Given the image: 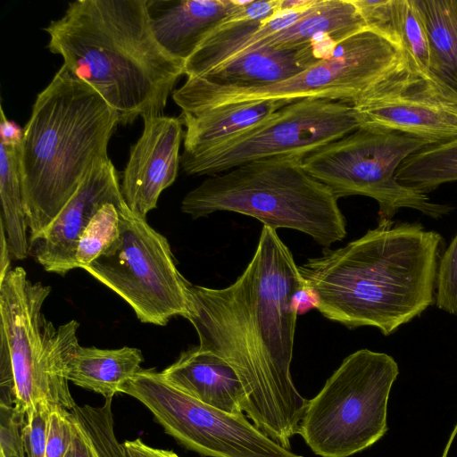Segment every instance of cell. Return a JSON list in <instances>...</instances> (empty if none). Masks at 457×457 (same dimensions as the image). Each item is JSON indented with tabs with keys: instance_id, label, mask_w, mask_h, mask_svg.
<instances>
[{
	"instance_id": "cell-1",
	"label": "cell",
	"mask_w": 457,
	"mask_h": 457,
	"mask_svg": "<svg viewBox=\"0 0 457 457\" xmlns=\"http://www.w3.org/2000/svg\"><path fill=\"white\" fill-rule=\"evenodd\" d=\"M306 284L289 248L263 226L253 258L234 283L187 282V313L199 348L224 359L245 391L243 411L270 438L291 450L309 400L291 376L297 314L293 294Z\"/></svg>"
},
{
	"instance_id": "cell-2",
	"label": "cell",
	"mask_w": 457,
	"mask_h": 457,
	"mask_svg": "<svg viewBox=\"0 0 457 457\" xmlns=\"http://www.w3.org/2000/svg\"><path fill=\"white\" fill-rule=\"evenodd\" d=\"M443 244L440 234L419 222L378 224L298 269L325 318L388 336L435 303Z\"/></svg>"
},
{
	"instance_id": "cell-3",
	"label": "cell",
	"mask_w": 457,
	"mask_h": 457,
	"mask_svg": "<svg viewBox=\"0 0 457 457\" xmlns=\"http://www.w3.org/2000/svg\"><path fill=\"white\" fill-rule=\"evenodd\" d=\"M50 52L116 112L119 124L162 114L184 63L153 33L145 0H77L44 29Z\"/></svg>"
},
{
	"instance_id": "cell-4",
	"label": "cell",
	"mask_w": 457,
	"mask_h": 457,
	"mask_svg": "<svg viewBox=\"0 0 457 457\" xmlns=\"http://www.w3.org/2000/svg\"><path fill=\"white\" fill-rule=\"evenodd\" d=\"M116 112L64 64L33 104L23 131L21 163L29 241L38 237L99 162Z\"/></svg>"
},
{
	"instance_id": "cell-5",
	"label": "cell",
	"mask_w": 457,
	"mask_h": 457,
	"mask_svg": "<svg viewBox=\"0 0 457 457\" xmlns=\"http://www.w3.org/2000/svg\"><path fill=\"white\" fill-rule=\"evenodd\" d=\"M303 157H270L211 176L189 191L181 211L193 219L233 212L262 221L276 230L305 233L328 248L342 241L346 221L337 198L303 166Z\"/></svg>"
},
{
	"instance_id": "cell-6",
	"label": "cell",
	"mask_w": 457,
	"mask_h": 457,
	"mask_svg": "<svg viewBox=\"0 0 457 457\" xmlns=\"http://www.w3.org/2000/svg\"><path fill=\"white\" fill-rule=\"evenodd\" d=\"M51 287L22 267L0 283V402L25 414L39 403L71 411L67 364L79 345L75 320L55 328L42 312Z\"/></svg>"
},
{
	"instance_id": "cell-7",
	"label": "cell",
	"mask_w": 457,
	"mask_h": 457,
	"mask_svg": "<svg viewBox=\"0 0 457 457\" xmlns=\"http://www.w3.org/2000/svg\"><path fill=\"white\" fill-rule=\"evenodd\" d=\"M404 63L395 46L366 28L339 42L328 57L284 81L231 87L187 79L173 91L172 98L182 112L190 113L262 100L327 98L353 103Z\"/></svg>"
},
{
	"instance_id": "cell-8",
	"label": "cell",
	"mask_w": 457,
	"mask_h": 457,
	"mask_svg": "<svg viewBox=\"0 0 457 457\" xmlns=\"http://www.w3.org/2000/svg\"><path fill=\"white\" fill-rule=\"evenodd\" d=\"M399 375L395 359L360 349L345 357L308 402L299 435L320 457H349L387 432V404Z\"/></svg>"
},
{
	"instance_id": "cell-9",
	"label": "cell",
	"mask_w": 457,
	"mask_h": 457,
	"mask_svg": "<svg viewBox=\"0 0 457 457\" xmlns=\"http://www.w3.org/2000/svg\"><path fill=\"white\" fill-rule=\"evenodd\" d=\"M432 145L397 131L360 127L303 159V166L338 199L350 195L373 198L378 204V224L393 223L402 208L440 219L453 208L434 203L427 194L401 184L395 178L402 162Z\"/></svg>"
},
{
	"instance_id": "cell-10",
	"label": "cell",
	"mask_w": 457,
	"mask_h": 457,
	"mask_svg": "<svg viewBox=\"0 0 457 457\" xmlns=\"http://www.w3.org/2000/svg\"><path fill=\"white\" fill-rule=\"evenodd\" d=\"M120 236L82 269L133 309L144 323L165 326L187 313V280L177 269L167 238L136 215L120 210Z\"/></svg>"
},
{
	"instance_id": "cell-11",
	"label": "cell",
	"mask_w": 457,
	"mask_h": 457,
	"mask_svg": "<svg viewBox=\"0 0 457 457\" xmlns=\"http://www.w3.org/2000/svg\"><path fill=\"white\" fill-rule=\"evenodd\" d=\"M145 405L165 433L206 457H303L270 438L242 414L203 403L154 369H140L120 388Z\"/></svg>"
},
{
	"instance_id": "cell-12",
	"label": "cell",
	"mask_w": 457,
	"mask_h": 457,
	"mask_svg": "<svg viewBox=\"0 0 457 457\" xmlns=\"http://www.w3.org/2000/svg\"><path fill=\"white\" fill-rule=\"evenodd\" d=\"M360 127L353 103L327 98L299 99L250 130L202 154L180 157V164L187 175L213 176L265 158H304Z\"/></svg>"
},
{
	"instance_id": "cell-13",
	"label": "cell",
	"mask_w": 457,
	"mask_h": 457,
	"mask_svg": "<svg viewBox=\"0 0 457 457\" xmlns=\"http://www.w3.org/2000/svg\"><path fill=\"white\" fill-rule=\"evenodd\" d=\"M361 127L439 144L457 138V93L406 62L353 103Z\"/></svg>"
},
{
	"instance_id": "cell-14",
	"label": "cell",
	"mask_w": 457,
	"mask_h": 457,
	"mask_svg": "<svg viewBox=\"0 0 457 457\" xmlns=\"http://www.w3.org/2000/svg\"><path fill=\"white\" fill-rule=\"evenodd\" d=\"M124 203L112 161L99 162L48 227L29 241L30 253L48 272L64 276L78 269L79 239L94 215L106 204Z\"/></svg>"
},
{
	"instance_id": "cell-15",
	"label": "cell",
	"mask_w": 457,
	"mask_h": 457,
	"mask_svg": "<svg viewBox=\"0 0 457 457\" xmlns=\"http://www.w3.org/2000/svg\"><path fill=\"white\" fill-rule=\"evenodd\" d=\"M143 132L131 145L120 184L123 198L136 215L145 219L157 207L162 192L175 181L184 138L179 118L145 115Z\"/></svg>"
},
{
	"instance_id": "cell-16",
	"label": "cell",
	"mask_w": 457,
	"mask_h": 457,
	"mask_svg": "<svg viewBox=\"0 0 457 457\" xmlns=\"http://www.w3.org/2000/svg\"><path fill=\"white\" fill-rule=\"evenodd\" d=\"M279 5L280 0L245 1L185 62L184 75L187 79L202 76L248 52L264 38L291 26L311 6L279 11Z\"/></svg>"
},
{
	"instance_id": "cell-17",
	"label": "cell",
	"mask_w": 457,
	"mask_h": 457,
	"mask_svg": "<svg viewBox=\"0 0 457 457\" xmlns=\"http://www.w3.org/2000/svg\"><path fill=\"white\" fill-rule=\"evenodd\" d=\"M150 25L161 47L183 63L205 38L245 1L145 0Z\"/></svg>"
},
{
	"instance_id": "cell-18",
	"label": "cell",
	"mask_w": 457,
	"mask_h": 457,
	"mask_svg": "<svg viewBox=\"0 0 457 457\" xmlns=\"http://www.w3.org/2000/svg\"><path fill=\"white\" fill-rule=\"evenodd\" d=\"M164 378L204 404L231 414H242L245 391L232 366L199 346L182 352L162 371Z\"/></svg>"
},
{
	"instance_id": "cell-19",
	"label": "cell",
	"mask_w": 457,
	"mask_h": 457,
	"mask_svg": "<svg viewBox=\"0 0 457 457\" xmlns=\"http://www.w3.org/2000/svg\"><path fill=\"white\" fill-rule=\"evenodd\" d=\"M312 44L296 49L260 46L195 78L200 82L231 87L278 83L320 62Z\"/></svg>"
},
{
	"instance_id": "cell-20",
	"label": "cell",
	"mask_w": 457,
	"mask_h": 457,
	"mask_svg": "<svg viewBox=\"0 0 457 457\" xmlns=\"http://www.w3.org/2000/svg\"><path fill=\"white\" fill-rule=\"evenodd\" d=\"M291 102L262 100L219 106L198 112H181L186 128L184 151L180 157L202 154L271 118Z\"/></svg>"
},
{
	"instance_id": "cell-21",
	"label": "cell",
	"mask_w": 457,
	"mask_h": 457,
	"mask_svg": "<svg viewBox=\"0 0 457 457\" xmlns=\"http://www.w3.org/2000/svg\"><path fill=\"white\" fill-rule=\"evenodd\" d=\"M363 29L366 25L353 0H315L291 26L264 38L249 51L263 46L296 49L309 44L319 49L337 44Z\"/></svg>"
},
{
	"instance_id": "cell-22",
	"label": "cell",
	"mask_w": 457,
	"mask_h": 457,
	"mask_svg": "<svg viewBox=\"0 0 457 457\" xmlns=\"http://www.w3.org/2000/svg\"><path fill=\"white\" fill-rule=\"evenodd\" d=\"M143 361L141 350L135 347L100 349L79 344L68 361L67 378L79 387L112 398Z\"/></svg>"
},
{
	"instance_id": "cell-23",
	"label": "cell",
	"mask_w": 457,
	"mask_h": 457,
	"mask_svg": "<svg viewBox=\"0 0 457 457\" xmlns=\"http://www.w3.org/2000/svg\"><path fill=\"white\" fill-rule=\"evenodd\" d=\"M22 140L0 142V198L2 223L11 257L24 260L30 253L21 163Z\"/></svg>"
},
{
	"instance_id": "cell-24",
	"label": "cell",
	"mask_w": 457,
	"mask_h": 457,
	"mask_svg": "<svg viewBox=\"0 0 457 457\" xmlns=\"http://www.w3.org/2000/svg\"><path fill=\"white\" fill-rule=\"evenodd\" d=\"M417 2L428 33L431 74L457 93V0Z\"/></svg>"
},
{
	"instance_id": "cell-25",
	"label": "cell",
	"mask_w": 457,
	"mask_h": 457,
	"mask_svg": "<svg viewBox=\"0 0 457 457\" xmlns=\"http://www.w3.org/2000/svg\"><path fill=\"white\" fill-rule=\"evenodd\" d=\"M403 185L428 193L440 185L457 180V138L433 144L413 153L395 174Z\"/></svg>"
},
{
	"instance_id": "cell-26",
	"label": "cell",
	"mask_w": 457,
	"mask_h": 457,
	"mask_svg": "<svg viewBox=\"0 0 457 457\" xmlns=\"http://www.w3.org/2000/svg\"><path fill=\"white\" fill-rule=\"evenodd\" d=\"M395 29L407 67L421 77L435 79L430 71L426 21L417 0H395Z\"/></svg>"
},
{
	"instance_id": "cell-27",
	"label": "cell",
	"mask_w": 457,
	"mask_h": 457,
	"mask_svg": "<svg viewBox=\"0 0 457 457\" xmlns=\"http://www.w3.org/2000/svg\"><path fill=\"white\" fill-rule=\"evenodd\" d=\"M125 204H106L94 215L79 239L76 251L79 269L94 262L119 237L120 210Z\"/></svg>"
},
{
	"instance_id": "cell-28",
	"label": "cell",
	"mask_w": 457,
	"mask_h": 457,
	"mask_svg": "<svg viewBox=\"0 0 457 457\" xmlns=\"http://www.w3.org/2000/svg\"><path fill=\"white\" fill-rule=\"evenodd\" d=\"M435 303L440 310L457 316V234L439 262Z\"/></svg>"
},
{
	"instance_id": "cell-29",
	"label": "cell",
	"mask_w": 457,
	"mask_h": 457,
	"mask_svg": "<svg viewBox=\"0 0 457 457\" xmlns=\"http://www.w3.org/2000/svg\"><path fill=\"white\" fill-rule=\"evenodd\" d=\"M366 28L382 36L401 52L395 29V0H353Z\"/></svg>"
},
{
	"instance_id": "cell-30",
	"label": "cell",
	"mask_w": 457,
	"mask_h": 457,
	"mask_svg": "<svg viewBox=\"0 0 457 457\" xmlns=\"http://www.w3.org/2000/svg\"><path fill=\"white\" fill-rule=\"evenodd\" d=\"M52 409L39 403L26 412L22 428L26 457H45Z\"/></svg>"
},
{
	"instance_id": "cell-31",
	"label": "cell",
	"mask_w": 457,
	"mask_h": 457,
	"mask_svg": "<svg viewBox=\"0 0 457 457\" xmlns=\"http://www.w3.org/2000/svg\"><path fill=\"white\" fill-rule=\"evenodd\" d=\"M75 432L71 411L54 407L50 413L45 457H65Z\"/></svg>"
},
{
	"instance_id": "cell-32",
	"label": "cell",
	"mask_w": 457,
	"mask_h": 457,
	"mask_svg": "<svg viewBox=\"0 0 457 457\" xmlns=\"http://www.w3.org/2000/svg\"><path fill=\"white\" fill-rule=\"evenodd\" d=\"M122 445L126 457H179L171 450L152 447L141 438L126 440Z\"/></svg>"
},
{
	"instance_id": "cell-33",
	"label": "cell",
	"mask_w": 457,
	"mask_h": 457,
	"mask_svg": "<svg viewBox=\"0 0 457 457\" xmlns=\"http://www.w3.org/2000/svg\"><path fill=\"white\" fill-rule=\"evenodd\" d=\"M291 304L294 312L298 315H302L311 311L318 309L320 305V298L315 290L306 284L298 288L292 295Z\"/></svg>"
},
{
	"instance_id": "cell-34",
	"label": "cell",
	"mask_w": 457,
	"mask_h": 457,
	"mask_svg": "<svg viewBox=\"0 0 457 457\" xmlns=\"http://www.w3.org/2000/svg\"><path fill=\"white\" fill-rule=\"evenodd\" d=\"M73 422L75 432L65 457H96L87 438L81 433L74 420Z\"/></svg>"
},
{
	"instance_id": "cell-35",
	"label": "cell",
	"mask_w": 457,
	"mask_h": 457,
	"mask_svg": "<svg viewBox=\"0 0 457 457\" xmlns=\"http://www.w3.org/2000/svg\"><path fill=\"white\" fill-rule=\"evenodd\" d=\"M11 253L7 243L4 228L0 222V282L6 277L7 273L12 270L11 267Z\"/></svg>"
},
{
	"instance_id": "cell-36",
	"label": "cell",
	"mask_w": 457,
	"mask_h": 457,
	"mask_svg": "<svg viewBox=\"0 0 457 457\" xmlns=\"http://www.w3.org/2000/svg\"><path fill=\"white\" fill-rule=\"evenodd\" d=\"M456 435H457V424H456V426L454 427V428H453V432L451 433V436H450L449 440L447 441V444H446V445H445V451H444V453H443L442 457H447V454H448L449 449H450V447H451V445H452V443H453V438L455 437V436H456Z\"/></svg>"
}]
</instances>
